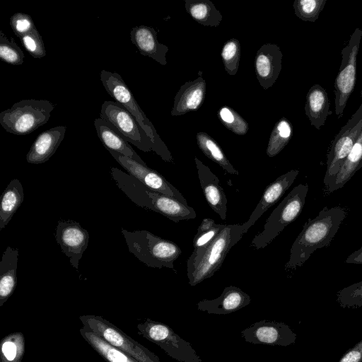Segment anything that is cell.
<instances>
[{
	"label": "cell",
	"instance_id": "cell-1",
	"mask_svg": "<svg viewBox=\"0 0 362 362\" xmlns=\"http://www.w3.org/2000/svg\"><path fill=\"white\" fill-rule=\"evenodd\" d=\"M346 215L347 211L344 207L325 206L314 218H309L291 245L285 270H296L317 250L328 247Z\"/></svg>",
	"mask_w": 362,
	"mask_h": 362
},
{
	"label": "cell",
	"instance_id": "cell-2",
	"mask_svg": "<svg viewBox=\"0 0 362 362\" xmlns=\"http://www.w3.org/2000/svg\"><path fill=\"white\" fill-rule=\"evenodd\" d=\"M111 176L119 189L139 206L159 213L176 223L197 216L192 206L147 187L129 173L112 168Z\"/></svg>",
	"mask_w": 362,
	"mask_h": 362
},
{
	"label": "cell",
	"instance_id": "cell-3",
	"mask_svg": "<svg viewBox=\"0 0 362 362\" xmlns=\"http://www.w3.org/2000/svg\"><path fill=\"white\" fill-rule=\"evenodd\" d=\"M244 234L242 224L226 225L205 248L192 252L187 262L189 285L194 286L211 277L220 269L230 249Z\"/></svg>",
	"mask_w": 362,
	"mask_h": 362
},
{
	"label": "cell",
	"instance_id": "cell-4",
	"mask_svg": "<svg viewBox=\"0 0 362 362\" xmlns=\"http://www.w3.org/2000/svg\"><path fill=\"white\" fill-rule=\"evenodd\" d=\"M131 253L152 268H174V262L182 253L175 243L161 238L146 230L129 231L122 228Z\"/></svg>",
	"mask_w": 362,
	"mask_h": 362
},
{
	"label": "cell",
	"instance_id": "cell-5",
	"mask_svg": "<svg viewBox=\"0 0 362 362\" xmlns=\"http://www.w3.org/2000/svg\"><path fill=\"white\" fill-rule=\"evenodd\" d=\"M100 80L107 93L132 115L149 137L153 145V151L163 160L173 163L170 152L158 134L152 122L138 105L121 76L116 72L103 69L100 72Z\"/></svg>",
	"mask_w": 362,
	"mask_h": 362
},
{
	"label": "cell",
	"instance_id": "cell-6",
	"mask_svg": "<svg viewBox=\"0 0 362 362\" xmlns=\"http://www.w3.org/2000/svg\"><path fill=\"white\" fill-rule=\"evenodd\" d=\"M308 192L306 183L294 187L271 213L262 231L252 240L251 247L256 250L264 248L295 221L303 209Z\"/></svg>",
	"mask_w": 362,
	"mask_h": 362
},
{
	"label": "cell",
	"instance_id": "cell-7",
	"mask_svg": "<svg viewBox=\"0 0 362 362\" xmlns=\"http://www.w3.org/2000/svg\"><path fill=\"white\" fill-rule=\"evenodd\" d=\"M54 107L49 100H23L0 113V124L9 133L27 135L48 122Z\"/></svg>",
	"mask_w": 362,
	"mask_h": 362
},
{
	"label": "cell",
	"instance_id": "cell-8",
	"mask_svg": "<svg viewBox=\"0 0 362 362\" xmlns=\"http://www.w3.org/2000/svg\"><path fill=\"white\" fill-rule=\"evenodd\" d=\"M79 320L84 329L95 333L114 347L126 352L139 362H161L154 353L102 316L81 315Z\"/></svg>",
	"mask_w": 362,
	"mask_h": 362
},
{
	"label": "cell",
	"instance_id": "cell-9",
	"mask_svg": "<svg viewBox=\"0 0 362 362\" xmlns=\"http://www.w3.org/2000/svg\"><path fill=\"white\" fill-rule=\"evenodd\" d=\"M361 131L362 103L346 124L341 127L330 145L327 158V170L323 179L327 194Z\"/></svg>",
	"mask_w": 362,
	"mask_h": 362
},
{
	"label": "cell",
	"instance_id": "cell-10",
	"mask_svg": "<svg viewBox=\"0 0 362 362\" xmlns=\"http://www.w3.org/2000/svg\"><path fill=\"white\" fill-rule=\"evenodd\" d=\"M137 329L139 335L160 346L178 362H202L191 344L167 325L147 318L137 325Z\"/></svg>",
	"mask_w": 362,
	"mask_h": 362
},
{
	"label": "cell",
	"instance_id": "cell-11",
	"mask_svg": "<svg viewBox=\"0 0 362 362\" xmlns=\"http://www.w3.org/2000/svg\"><path fill=\"white\" fill-rule=\"evenodd\" d=\"M361 37L362 30L356 28L348 44L341 50V62L334 83L335 114L339 119L343 116L348 100L355 88L356 59Z\"/></svg>",
	"mask_w": 362,
	"mask_h": 362
},
{
	"label": "cell",
	"instance_id": "cell-12",
	"mask_svg": "<svg viewBox=\"0 0 362 362\" xmlns=\"http://www.w3.org/2000/svg\"><path fill=\"white\" fill-rule=\"evenodd\" d=\"M100 117L107 122L123 139L144 152L153 151V145L132 115L115 101H105Z\"/></svg>",
	"mask_w": 362,
	"mask_h": 362
},
{
	"label": "cell",
	"instance_id": "cell-13",
	"mask_svg": "<svg viewBox=\"0 0 362 362\" xmlns=\"http://www.w3.org/2000/svg\"><path fill=\"white\" fill-rule=\"evenodd\" d=\"M115 160L124 168L129 175L139 180L147 187L176 199L188 205L187 200L180 192L169 182L161 174L151 169L130 158L124 156L117 152L108 150Z\"/></svg>",
	"mask_w": 362,
	"mask_h": 362
},
{
	"label": "cell",
	"instance_id": "cell-14",
	"mask_svg": "<svg viewBox=\"0 0 362 362\" xmlns=\"http://www.w3.org/2000/svg\"><path fill=\"white\" fill-rule=\"evenodd\" d=\"M240 334L245 341L253 344L283 346L293 344L297 337L286 324L266 320L255 322Z\"/></svg>",
	"mask_w": 362,
	"mask_h": 362
},
{
	"label": "cell",
	"instance_id": "cell-15",
	"mask_svg": "<svg viewBox=\"0 0 362 362\" xmlns=\"http://www.w3.org/2000/svg\"><path fill=\"white\" fill-rule=\"evenodd\" d=\"M55 238L71 264L78 270L79 261L88 247V232L76 221L60 220L55 230Z\"/></svg>",
	"mask_w": 362,
	"mask_h": 362
},
{
	"label": "cell",
	"instance_id": "cell-16",
	"mask_svg": "<svg viewBox=\"0 0 362 362\" xmlns=\"http://www.w3.org/2000/svg\"><path fill=\"white\" fill-rule=\"evenodd\" d=\"M194 162L206 201L222 220H226L228 201L218 177L197 157L194 158Z\"/></svg>",
	"mask_w": 362,
	"mask_h": 362
},
{
	"label": "cell",
	"instance_id": "cell-17",
	"mask_svg": "<svg viewBox=\"0 0 362 362\" xmlns=\"http://www.w3.org/2000/svg\"><path fill=\"white\" fill-rule=\"evenodd\" d=\"M299 173L298 170H291L278 177L274 182L267 186L259 202L249 218L242 224L245 234L262 214L284 194L292 185Z\"/></svg>",
	"mask_w": 362,
	"mask_h": 362
},
{
	"label": "cell",
	"instance_id": "cell-18",
	"mask_svg": "<svg viewBox=\"0 0 362 362\" xmlns=\"http://www.w3.org/2000/svg\"><path fill=\"white\" fill-rule=\"evenodd\" d=\"M283 54L274 44H264L255 57V72L260 86L267 90L277 80L281 70Z\"/></svg>",
	"mask_w": 362,
	"mask_h": 362
},
{
	"label": "cell",
	"instance_id": "cell-19",
	"mask_svg": "<svg viewBox=\"0 0 362 362\" xmlns=\"http://www.w3.org/2000/svg\"><path fill=\"white\" fill-rule=\"evenodd\" d=\"M251 302L250 296L240 288L226 286L221 296L213 300L203 299L197 303L199 310L209 314L225 315L236 312Z\"/></svg>",
	"mask_w": 362,
	"mask_h": 362
},
{
	"label": "cell",
	"instance_id": "cell-20",
	"mask_svg": "<svg viewBox=\"0 0 362 362\" xmlns=\"http://www.w3.org/2000/svg\"><path fill=\"white\" fill-rule=\"evenodd\" d=\"M206 90V83L202 76L184 83L175 95L171 115L179 116L199 109L204 102Z\"/></svg>",
	"mask_w": 362,
	"mask_h": 362
},
{
	"label": "cell",
	"instance_id": "cell-21",
	"mask_svg": "<svg viewBox=\"0 0 362 362\" xmlns=\"http://www.w3.org/2000/svg\"><path fill=\"white\" fill-rule=\"evenodd\" d=\"M130 40L142 55L152 58L161 65L167 64L168 47L158 42L154 28L146 25L134 27L130 31Z\"/></svg>",
	"mask_w": 362,
	"mask_h": 362
},
{
	"label": "cell",
	"instance_id": "cell-22",
	"mask_svg": "<svg viewBox=\"0 0 362 362\" xmlns=\"http://www.w3.org/2000/svg\"><path fill=\"white\" fill-rule=\"evenodd\" d=\"M66 129L64 126H57L40 133L26 155L27 162L40 164L47 161L63 141Z\"/></svg>",
	"mask_w": 362,
	"mask_h": 362
},
{
	"label": "cell",
	"instance_id": "cell-23",
	"mask_svg": "<svg viewBox=\"0 0 362 362\" xmlns=\"http://www.w3.org/2000/svg\"><path fill=\"white\" fill-rule=\"evenodd\" d=\"M329 105L328 95L320 84H315L308 90L305 112L311 125L317 129H320L327 117L332 114L329 110Z\"/></svg>",
	"mask_w": 362,
	"mask_h": 362
},
{
	"label": "cell",
	"instance_id": "cell-24",
	"mask_svg": "<svg viewBox=\"0 0 362 362\" xmlns=\"http://www.w3.org/2000/svg\"><path fill=\"white\" fill-rule=\"evenodd\" d=\"M94 125L98 138L107 150H111L143 165H146L130 144L103 119L96 118Z\"/></svg>",
	"mask_w": 362,
	"mask_h": 362
},
{
	"label": "cell",
	"instance_id": "cell-25",
	"mask_svg": "<svg viewBox=\"0 0 362 362\" xmlns=\"http://www.w3.org/2000/svg\"><path fill=\"white\" fill-rule=\"evenodd\" d=\"M18 249L8 246L0 262V306L13 294L17 282Z\"/></svg>",
	"mask_w": 362,
	"mask_h": 362
},
{
	"label": "cell",
	"instance_id": "cell-26",
	"mask_svg": "<svg viewBox=\"0 0 362 362\" xmlns=\"http://www.w3.org/2000/svg\"><path fill=\"white\" fill-rule=\"evenodd\" d=\"M23 185L18 179H13L4 190L0 204V230L11 221L23 202Z\"/></svg>",
	"mask_w": 362,
	"mask_h": 362
},
{
	"label": "cell",
	"instance_id": "cell-27",
	"mask_svg": "<svg viewBox=\"0 0 362 362\" xmlns=\"http://www.w3.org/2000/svg\"><path fill=\"white\" fill-rule=\"evenodd\" d=\"M83 339L107 362H139L136 358L118 349L95 333L83 327L79 329Z\"/></svg>",
	"mask_w": 362,
	"mask_h": 362
},
{
	"label": "cell",
	"instance_id": "cell-28",
	"mask_svg": "<svg viewBox=\"0 0 362 362\" xmlns=\"http://www.w3.org/2000/svg\"><path fill=\"white\" fill-rule=\"evenodd\" d=\"M185 7L191 17L205 26L217 27L223 16L209 0H185Z\"/></svg>",
	"mask_w": 362,
	"mask_h": 362
},
{
	"label": "cell",
	"instance_id": "cell-29",
	"mask_svg": "<svg viewBox=\"0 0 362 362\" xmlns=\"http://www.w3.org/2000/svg\"><path fill=\"white\" fill-rule=\"evenodd\" d=\"M361 167L362 131L339 170L329 194L342 188Z\"/></svg>",
	"mask_w": 362,
	"mask_h": 362
},
{
	"label": "cell",
	"instance_id": "cell-30",
	"mask_svg": "<svg viewBox=\"0 0 362 362\" xmlns=\"http://www.w3.org/2000/svg\"><path fill=\"white\" fill-rule=\"evenodd\" d=\"M196 138L199 148L206 157L220 165L226 173L239 175L238 171L230 163L219 145L208 134L198 132Z\"/></svg>",
	"mask_w": 362,
	"mask_h": 362
},
{
	"label": "cell",
	"instance_id": "cell-31",
	"mask_svg": "<svg viewBox=\"0 0 362 362\" xmlns=\"http://www.w3.org/2000/svg\"><path fill=\"white\" fill-rule=\"evenodd\" d=\"M25 337L22 332L10 333L0 342V362H22Z\"/></svg>",
	"mask_w": 362,
	"mask_h": 362
},
{
	"label": "cell",
	"instance_id": "cell-32",
	"mask_svg": "<svg viewBox=\"0 0 362 362\" xmlns=\"http://www.w3.org/2000/svg\"><path fill=\"white\" fill-rule=\"evenodd\" d=\"M293 134V128L290 122L285 117L279 120L270 134L267 155L274 157L279 154L288 144Z\"/></svg>",
	"mask_w": 362,
	"mask_h": 362
},
{
	"label": "cell",
	"instance_id": "cell-33",
	"mask_svg": "<svg viewBox=\"0 0 362 362\" xmlns=\"http://www.w3.org/2000/svg\"><path fill=\"white\" fill-rule=\"evenodd\" d=\"M225 226V224L216 223L211 218H204L193 239V252H197L205 248L218 236Z\"/></svg>",
	"mask_w": 362,
	"mask_h": 362
},
{
	"label": "cell",
	"instance_id": "cell-34",
	"mask_svg": "<svg viewBox=\"0 0 362 362\" xmlns=\"http://www.w3.org/2000/svg\"><path fill=\"white\" fill-rule=\"evenodd\" d=\"M327 0H296L293 6L296 16L303 21L315 22Z\"/></svg>",
	"mask_w": 362,
	"mask_h": 362
},
{
	"label": "cell",
	"instance_id": "cell-35",
	"mask_svg": "<svg viewBox=\"0 0 362 362\" xmlns=\"http://www.w3.org/2000/svg\"><path fill=\"white\" fill-rule=\"evenodd\" d=\"M24 53L13 38L8 39L2 30L0 31V59L11 65L18 66L23 63Z\"/></svg>",
	"mask_w": 362,
	"mask_h": 362
},
{
	"label": "cell",
	"instance_id": "cell-36",
	"mask_svg": "<svg viewBox=\"0 0 362 362\" xmlns=\"http://www.w3.org/2000/svg\"><path fill=\"white\" fill-rule=\"evenodd\" d=\"M221 58L226 72L230 75L236 74L240 64V45L237 39L227 40L221 50Z\"/></svg>",
	"mask_w": 362,
	"mask_h": 362
},
{
	"label": "cell",
	"instance_id": "cell-37",
	"mask_svg": "<svg viewBox=\"0 0 362 362\" xmlns=\"http://www.w3.org/2000/svg\"><path fill=\"white\" fill-rule=\"evenodd\" d=\"M218 116L223 125L233 133L243 136L247 132V122L230 107H222L218 110Z\"/></svg>",
	"mask_w": 362,
	"mask_h": 362
},
{
	"label": "cell",
	"instance_id": "cell-38",
	"mask_svg": "<svg viewBox=\"0 0 362 362\" xmlns=\"http://www.w3.org/2000/svg\"><path fill=\"white\" fill-rule=\"evenodd\" d=\"M337 302L344 308L362 307V281L339 290L337 293Z\"/></svg>",
	"mask_w": 362,
	"mask_h": 362
},
{
	"label": "cell",
	"instance_id": "cell-39",
	"mask_svg": "<svg viewBox=\"0 0 362 362\" xmlns=\"http://www.w3.org/2000/svg\"><path fill=\"white\" fill-rule=\"evenodd\" d=\"M19 39L23 46L33 57L40 59L46 56L47 52L42 36L36 28Z\"/></svg>",
	"mask_w": 362,
	"mask_h": 362
},
{
	"label": "cell",
	"instance_id": "cell-40",
	"mask_svg": "<svg viewBox=\"0 0 362 362\" xmlns=\"http://www.w3.org/2000/svg\"><path fill=\"white\" fill-rule=\"evenodd\" d=\"M10 25L14 34L19 38L35 28L31 16L21 12L14 13L10 18Z\"/></svg>",
	"mask_w": 362,
	"mask_h": 362
},
{
	"label": "cell",
	"instance_id": "cell-41",
	"mask_svg": "<svg viewBox=\"0 0 362 362\" xmlns=\"http://www.w3.org/2000/svg\"><path fill=\"white\" fill-rule=\"evenodd\" d=\"M339 362H362V339L349 349Z\"/></svg>",
	"mask_w": 362,
	"mask_h": 362
},
{
	"label": "cell",
	"instance_id": "cell-42",
	"mask_svg": "<svg viewBox=\"0 0 362 362\" xmlns=\"http://www.w3.org/2000/svg\"><path fill=\"white\" fill-rule=\"evenodd\" d=\"M345 263L362 264V245L358 250L348 256L345 260Z\"/></svg>",
	"mask_w": 362,
	"mask_h": 362
},
{
	"label": "cell",
	"instance_id": "cell-43",
	"mask_svg": "<svg viewBox=\"0 0 362 362\" xmlns=\"http://www.w3.org/2000/svg\"><path fill=\"white\" fill-rule=\"evenodd\" d=\"M361 98H362V90H361Z\"/></svg>",
	"mask_w": 362,
	"mask_h": 362
}]
</instances>
